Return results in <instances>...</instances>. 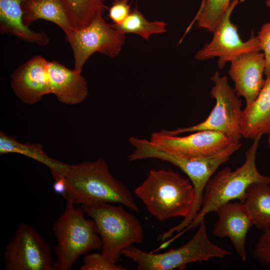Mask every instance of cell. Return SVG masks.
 Wrapping results in <instances>:
<instances>
[{
    "label": "cell",
    "mask_w": 270,
    "mask_h": 270,
    "mask_svg": "<svg viewBox=\"0 0 270 270\" xmlns=\"http://www.w3.org/2000/svg\"><path fill=\"white\" fill-rule=\"evenodd\" d=\"M166 24L162 21H148L136 8L130 12L123 23L112 25L114 28L120 32L124 34L134 33L147 40L152 34L166 32Z\"/></svg>",
    "instance_id": "cell-23"
},
{
    "label": "cell",
    "mask_w": 270,
    "mask_h": 270,
    "mask_svg": "<svg viewBox=\"0 0 270 270\" xmlns=\"http://www.w3.org/2000/svg\"><path fill=\"white\" fill-rule=\"evenodd\" d=\"M16 153L32 158L48 166L54 180L64 177L69 164L48 156L38 143H22L14 136L0 132V154Z\"/></svg>",
    "instance_id": "cell-20"
},
{
    "label": "cell",
    "mask_w": 270,
    "mask_h": 270,
    "mask_svg": "<svg viewBox=\"0 0 270 270\" xmlns=\"http://www.w3.org/2000/svg\"><path fill=\"white\" fill-rule=\"evenodd\" d=\"M48 61L36 55L19 66L10 76V86L24 104H34L50 94L47 70Z\"/></svg>",
    "instance_id": "cell-13"
},
{
    "label": "cell",
    "mask_w": 270,
    "mask_h": 270,
    "mask_svg": "<svg viewBox=\"0 0 270 270\" xmlns=\"http://www.w3.org/2000/svg\"><path fill=\"white\" fill-rule=\"evenodd\" d=\"M232 254L213 244L209 240L204 220L192 239L184 245L166 252H146L132 245L124 250L122 254L137 264L138 270H180L195 262L208 261L214 258H224Z\"/></svg>",
    "instance_id": "cell-7"
},
{
    "label": "cell",
    "mask_w": 270,
    "mask_h": 270,
    "mask_svg": "<svg viewBox=\"0 0 270 270\" xmlns=\"http://www.w3.org/2000/svg\"><path fill=\"white\" fill-rule=\"evenodd\" d=\"M47 70L50 94L60 102L75 105L86 100L88 86L82 72L69 69L56 60L48 62Z\"/></svg>",
    "instance_id": "cell-16"
},
{
    "label": "cell",
    "mask_w": 270,
    "mask_h": 270,
    "mask_svg": "<svg viewBox=\"0 0 270 270\" xmlns=\"http://www.w3.org/2000/svg\"><path fill=\"white\" fill-rule=\"evenodd\" d=\"M261 137H258L245 154L244 164L232 171L226 167L210 178L206 186L202 204L196 217L180 235L188 230L198 226L206 215L216 212L224 204L238 200L244 202L248 187L254 182L270 184V178L261 174L256 165V154Z\"/></svg>",
    "instance_id": "cell-3"
},
{
    "label": "cell",
    "mask_w": 270,
    "mask_h": 270,
    "mask_svg": "<svg viewBox=\"0 0 270 270\" xmlns=\"http://www.w3.org/2000/svg\"><path fill=\"white\" fill-rule=\"evenodd\" d=\"M150 140L165 152L186 158L214 156L233 142L224 134L212 130L196 132L183 136L161 130L152 134Z\"/></svg>",
    "instance_id": "cell-12"
},
{
    "label": "cell",
    "mask_w": 270,
    "mask_h": 270,
    "mask_svg": "<svg viewBox=\"0 0 270 270\" xmlns=\"http://www.w3.org/2000/svg\"><path fill=\"white\" fill-rule=\"evenodd\" d=\"M266 4L267 6L270 8V0H266Z\"/></svg>",
    "instance_id": "cell-30"
},
{
    "label": "cell",
    "mask_w": 270,
    "mask_h": 270,
    "mask_svg": "<svg viewBox=\"0 0 270 270\" xmlns=\"http://www.w3.org/2000/svg\"><path fill=\"white\" fill-rule=\"evenodd\" d=\"M53 188L56 193L62 195L64 194L66 188V182L64 176L54 180V182L53 184Z\"/></svg>",
    "instance_id": "cell-29"
},
{
    "label": "cell",
    "mask_w": 270,
    "mask_h": 270,
    "mask_svg": "<svg viewBox=\"0 0 270 270\" xmlns=\"http://www.w3.org/2000/svg\"><path fill=\"white\" fill-rule=\"evenodd\" d=\"M99 13L88 26L74 30L66 38L72 50L74 70L80 72L89 57L96 52L108 56L116 57L125 39V34L108 24Z\"/></svg>",
    "instance_id": "cell-10"
},
{
    "label": "cell",
    "mask_w": 270,
    "mask_h": 270,
    "mask_svg": "<svg viewBox=\"0 0 270 270\" xmlns=\"http://www.w3.org/2000/svg\"><path fill=\"white\" fill-rule=\"evenodd\" d=\"M216 212L218 219L212 230V234L219 238H228L241 259L246 260V237L254 222L246 204L240 201L230 202L220 206Z\"/></svg>",
    "instance_id": "cell-14"
},
{
    "label": "cell",
    "mask_w": 270,
    "mask_h": 270,
    "mask_svg": "<svg viewBox=\"0 0 270 270\" xmlns=\"http://www.w3.org/2000/svg\"><path fill=\"white\" fill-rule=\"evenodd\" d=\"M80 270H126L127 268L108 260L102 254L93 253L86 255Z\"/></svg>",
    "instance_id": "cell-25"
},
{
    "label": "cell",
    "mask_w": 270,
    "mask_h": 270,
    "mask_svg": "<svg viewBox=\"0 0 270 270\" xmlns=\"http://www.w3.org/2000/svg\"><path fill=\"white\" fill-rule=\"evenodd\" d=\"M110 204L81 208L94 222L102 242V254L109 262L118 263L124 250L134 244L143 242L144 234L140 222L133 214L122 206Z\"/></svg>",
    "instance_id": "cell-5"
},
{
    "label": "cell",
    "mask_w": 270,
    "mask_h": 270,
    "mask_svg": "<svg viewBox=\"0 0 270 270\" xmlns=\"http://www.w3.org/2000/svg\"><path fill=\"white\" fill-rule=\"evenodd\" d=\"M64 178L66 188L62 196L67 202L81 206L117 203L140 212L131 192L111 174L103 158L69 164Z\"/></svg>",
    "instance_id": "cell-1"
},
{
    "label": "cell",
    "mask_w": 270,
    "mask_h": 270,
    "mask_svg": "<svg viewBox=\"0 0 270 270\" xmlns=\"http://www.w3.org/2000/svg\"><path fill=\"white\" fill-rule=\"evenodd\" d=\"M128 0H114L109 10V16L115 24L123 23L130 12Z\"/></svg>",
    "instance_id": "cell-28"
},
{
    "label": "cell",
    "mask_w": 270,
    "mask_h": 270,
    "mask_svg": "<svg viewBox=\"0 0 270 270\" xmlns=\"http://www.w3.org/2000/svg\"><path fill=\"white\" fill-rule=\"evenodd\" d=\"M149 212L159 220L186 218L193 206L194 192L188 179L165 169L150 170L134 190Z\"/></svg>",
    "instance_id": "cell-4"
},
{
    "label": "cell",
    "mask_w": 270,
    "mask_h": 270,
    "mask_svg": "<svg viewBox=\"0 0 270 270\" xmlns=\"http://www.w3.org/2000/svg\"><path fill=\"white\" fill-rule=\"evenodd\" d=\"M240 0H232L222 20L214 30V36L195 56V58L204 60L218 58V66L222 69L227 62H231L244 54L260 52V42L253 32L249 39L243 42L236 26L230 20L232 12Z\"/></svg>",
    "instance_id": "cell-11"
},
{
    "label": "cell",
    "mask_w": 270,
    "mask_h": 270,
    "mask_svg": "<svg viewBox=\"0 0 270 270\" xmlns=\"http://www.w3.org/2000/svg\"><path fill=\"white\" fill-rule=\"evenodd\" d=\"M129 141L134 148V152L128 156L129 161L155 158L168 162L184 172L193 186L194 198L189 214L179 224L164 232L166 238L171 236L174 232L182 230L196 217L202 206L204 192L208 182L218 168L226 162L242 145L240 141L233 142L226 148L214 156L186 158L165 152L146 139L132 136Z\"/></svg>",
    "instance_id": "cell-2"
},
{
    "label": "cell",
    "mask_w": 270,
    "mask_h": 270,
    "mask_svg": "<svg viewBox=\"0 0 270 270\" xmlns=\"http://www.w3.org/2000/svg\"><path fill=\"white\" fill-rule=\"evenodd\" d=\"M270 184L254 182L246 190L244 201L254 220V226L264 230L270 226Z\"/></svg>",
    "instance_id": "cell-21"
},
{
    "label": "cell",
    "mask_w": 270,
    "mask_h": 270,
    "mask_svg": "<svg viewBox=\"0 0 270 270\" xmlns=\"http://www.w3.org/2000/svg\"><path fill=\"white\" fill-rule=\"evenodd\" d=\"M214 82L210 91L216 104L208 118L196 125L172 130H162L167 134L178 135L187 132L212 130L226 135L232 142H239L241 134L242 110V100L228 82L226 76L216 72L211 77Z\"/></svg>",
    "instance_id": "cell-8"
},
{
    "label": "cell",
    "mask_w": 270,
    "mask_h": 270,
    "mask_svg": "<svg viewBox=\"0 0 270 270\" xmlns=\"http://www.w3.org/2000/svg\"><path fill=\"white\" fill-rule=\"evenodd\" d=\"M270 132V76L254 102L242 110V136L254 140Z\"/></svg>",
    "instance_id": "cell-17"
},
{
    "label": "cell",
    "mask_w": 270,
    "mask_h": 270,
    "mask_svg": "<svg viewBox=\"0 0 270 270\" xmlns=\"http://www.w3.org/2000/svg\"><path fill=\"white\" fill-rule=\"evenodd\" d=\"M25 0H0V31L26 42L45 46L49 42L46 33L34 32L24 23L22 4Z\"/></svg>",
    "instance_id": "cell-18"
},
{
    "label": "cell",
    "mask_w": 270,
    "mask_h": 270,
    "mask_svg": "<svg viewBox=\"0 0 270 270\" xmlns=\"http://www.w3.org/2000/svg\"><path fill=\"white\" fill-rule=\"evenodd\" d=\"M269 136H268V148H270V132H269Z\"/></svg>",
    "instance_id": "cell-31"
},
{
    "label": "cell",
    "mask_w": 270,
    "mask_h": 270,
    "mask_svg": "<svg viewBox=\"0 0 270 270\" xmlns=\"http://www.w3.org/2000/svg\"><path fill=\"white\" fill-rule=\"evenodd\" d=\"M260 50L264 54L265 69L264 74L266 78L270 76V21L264 24L258 32Z\"/></svg>",
    "instance_id": "cell-27"
},
{
    "label": "cell",
    "mask_w": 270,
    "mask_h": 270,
    "mask_svg": "<svg viewBox=\"0 0 270 270\" xmlns=\"http://www.w3.org/2000/svg\"><path fill=\"white\" fill-rule=\"evenodd\" d=\"M6 270H55L50 246L30 225L21 222L4 252Z\"/></svg>",
    "instance_id": "cell-9"
},
{
    "label": "cell",
    "mask_w": 270,
    "mask_h": 270,
    "mask_svg": "<svg viewBox=\"0 0 270 270\" xmlns=\"http://www.w3.org/2000/svg\"><path fill=\"white\" fill-rule=\"evenodd\" d=\"M252 256L262 265L270 268V226L262 230L254 246Z\"/></svg>",
    "instance_id": "cell-26"
},
{
    "label": "cell",
    "mask_w": 270,
    "mask_h": 270,
    "mask_svg": "<svg viewBox=\"0 0 270 270\" xmlns=\"http://www.w3.org/2000/svg\"><path fill=\"white\" fill-rule=\"evenodd\" d=\"M74 205L66 201L62 213L52 228L56 240L55 270H70L80 256L102 246L94 222L85 217L82 208Z\"/></svg>",
    "instance_id": "cell-6"
},
{
    "label": "cell",
    "mask_w": 270,
    "mask_h": 270,
    "mask_svg": "<svg viewBox=\"0 0 270 270\" xmlns=\"http://www.w3.org/2000/svg\"><path fill=\"white\" fill-rule=\"evenodd\" d=\"M72 27L79 30L88 25L106 7L104 0H62Z\"/></svg>",
    "instance_id": "cell-22"
},
{
    "label": "cell",
    "mask_w": 270,
    "mask_h": 270,
    "mask_svg": "<svg viewBox=\"0 0 270 270\" xmlns=\"http://www.w3.org/2000/svg\"><path fill=\"white\" fill-rule=\"evenodd\" d=\"M264 69L262 52L244 54L231 62L228 74L236 95L245 98L246 106H250L259 94L265 81Z\"/></svg>",
    "instance_id": "cell-15"
},
{
    "label": "cell",
    "mask_w": 270,
    "mask_h": 270,
    "mask_svg": "<svg viewBox=\"0 0 270 270\" xmlns=\"http://www.w3.org/2000/svg\"><path fill=\"white\" fill-rule=\"evenodd\" d=\"M22 7L23 22L28 26L38 20H46L60 26L66 38L74 30L62 0H26Z\"/></svg>",
    "instance_id": "cell-19"
},
{
    "label": "cell",
    "mask_w": 270,
    "mask_h": 270,
    "mask_svg": "<svg viewBox=\"0 0 270 270\" xmlns=\"http://www.w3.org/2000/svg\"><path fill=\"white\" fill-rule=\"evenodd\" d=\"M232 0H204L196 18L200 28L213 32Z\"/></svg>",
    "instance_id": "cell-24"
}]
</instances>
